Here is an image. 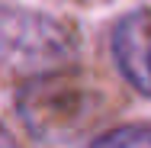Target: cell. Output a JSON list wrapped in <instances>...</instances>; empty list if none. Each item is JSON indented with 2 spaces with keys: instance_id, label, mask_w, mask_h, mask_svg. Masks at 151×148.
Segmentation results:
<instances>
[{
  "instance_id": "cell-1",
  "label": "cell",
  "mask_w": 151,
  "mask_h": 148,
  "mask_svg": "<svg viewBox=\"0 0 151 148\" xmlns=\"http://www.w3.org/2000/svg\"><path fill=\"white\" fill-rule=\"evenodd\" d=\"M74 29L39 10L0 13V64L13 71H52L74 58Z\"/></svg>"
},
{
  "instance_id": "cell-2",
  "label": "cell",
  "mask_w": 151,
  "mask_h": 148,
  "mask_svg": "<svg viewBox=\"0 0 151 148\" xmlns=\"http://www.w3.org/2000/svg\"><path fill=\"white\" fill-rule=\"evenodd\" d=\"M109 52L122 81L135 93L151 97V10L138 6L116 19L109 32Z\"/></svg>"
},
{
  "instance_id": "cell-3",
  "label": "cell",
  "mask_w": 151,
  "mask_h": 148,
  "mask_svg": "<svg viewBox=\"0 0 151 148\" xmlns=\"http://www.w3.org/2000/svg\"><path fill=\"white\" fill-rule=\"evenodd\" d=\"M84 148H151V119L148 122H122L90 139Z\"/></svg>"
},
{
  "instance_id": "cell-4",
  "label": "cell",
  "mask_w": 151,
  "mask_h": 148,
  "mask_svg": "<svg viewBox=\"0 0 151 148\" xmlns=\"http://www.w3.org/2000/svg\"><path fill=\"white\" fill-rule=\"evenodd\" d=\"M0 148H19V142H16L6 129H0Z\"/></svg>"
}]
</instances>
